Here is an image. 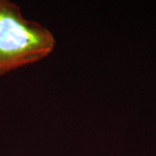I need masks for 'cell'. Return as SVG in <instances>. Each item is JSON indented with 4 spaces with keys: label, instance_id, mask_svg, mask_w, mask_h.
Segmentation results:
<instances>
[{
    "label": "cell",
    "instance_id": "1",
    "mask_svg": "<svg viewBox=\"0 0 156 156\" xmlns=\"http://www.w3.org/2000/svg\"><path fill=\"white\" fill-rule=\"evenodd\" d=\"M55 44L49 29L24 18L17 4L0 0V77L48 57Z\"/></svg>",
    "mask_w": 156,
    "mask_h": 156
}]
</instances>
